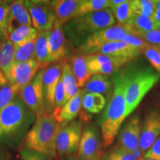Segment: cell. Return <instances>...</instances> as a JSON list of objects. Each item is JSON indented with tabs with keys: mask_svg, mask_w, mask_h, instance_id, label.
I'll list each match as a JSON object with an SVG mask.
<instances>
[{
	"mask_svg": "<svg viewBox=\"0 0 160 160\" xmlns=\"http://www.w3.org/2000/svg\"><path fill=\"white\" fill-rule=\"evenodd\" d=\"M96 53L125 58L132 61L141 54L142 50L123 41H114L102 45Z\"/></svg>",
	"mask_w": 160,
	"mask_h": 160,
	"instance_id": "obj_16",
	"label": "cell"
},
{
	"mask_svg": "<svg viewBox=\"0 0 160 160\" xmlns=\"http://www.w3.org/2000/svg\"><path fill=\"white\" fill-rule=\"evenodd\" d=\"M50 31L39 32L36 39L35 59L39 63L41 68H46L51 64H53L50 58L48 45V39Z\"/></svg>",
	"mask_w": 160,
	"mask_h": 160,
	"instance_id": "obj_21",
	"label": "cell"
},
{
	"mask_svg": "<svg viewBox=\"0 0 160 160\" xmlns=\"http://www.w3.org/2000/svg\"><path fill=\"white\" fill-rule=\"evenodd\" d=\"M10 1L0 2V41L7 39L10 17Z\"/></svg>",
	"mask_w": 160,
	"mask_h": 160,
	"instance_id": "obj_34",
	"label": "cell"
},
{
	"mask_svg": "<svg viewBox=\"0 0 160 160\" xmlns=\"http://www.w3.org/2000/svg\"><path fill=\"white\" fill-rule=\"evenodd\" d=\"M64 123H59L53 115L37 117L24 137V148L41 152L51 159L57 156V139Z\"/></svg>",
	"mask_w": 160,
	"mask_h": 160,
	"instance_id": "obj_3",
	"label": "cell"
},
{
	"mask_svg": "<svg viewBox=\"0 0 160 160\" xmlns=\"http://www.w3.org/2000/svg\"><path fill=\"white\" fill-rule=\"evenodd\" d=\"M136 30L131 25H113L100 30L90 36L78 48V53L84 55L94 54L102 46L114 41H124L126 36H135Z\"/></svg>",
	"mask_w": 160,
	"mask_h": 160,
	"instance_id": "obj_6",
	"label": "cell"
},
{
	"mask_svg": "<svg viewBox=\"0 0 160 160\" xmlns=\"http://www.w3.org/2000/svg\"><path fill=\"white\" fill-rule=\"evenodd\" d=\"M45 69H39L33 79L19 91L20 97L37 117L46 114L42 86Z\"/></svg>",
	"mask_w": 160,
	"mask_h": 160,
	"instance_id": "obj_9",
	"label": "cell"
},
{
	"mask_svg": "<svg viewBox=\"0 0 160 160\" xmlns=\"http://www.w3.org/2000/svg\"><path fill=\"white\" fill-rule=\"evenodd\" d=\"M157 3V0H133L131 8L136 15L153 18Z\"/></svg>",
	"mask_w": 160,
	"mask_h": 160,
	"instance_id": "obj_29",
	"label": "cell"
},
{
	"mask_svg": "<svg viewBox=\"0 0 160 160\" xmlns=\"http://www.w3.org/2000/svg\"><path fill=\"white\" fill-rule=\"evenodd\" d=\"M136 37H139L145 42L151 45H160V30H154L148 32H137Z\"/></svg>",
	"mask_w": 160,
	"mask_h": 160,
	"instance_id": "obj_38",
	"label": "cell"
},
{
	"mask_svg": "<svg viewBox=\"0 0 160 160\" xmlns=\"http://www.w3.org/2000/svg\"><path fill=\"white\" fill-rule=\"evenodd\" d=\"M38 32L32 26L20 25L7 34V39L15 45H20L37 39Z\"/></svg>",
	"mask_w": 160,
	"mask_h": 160,
	"instance_id": "obj_23",
	"label": "cell"
},
{
	"mask_svg": "<svg viewBox=\"0 0 160 160\" xmlns=\"http://www.w3.org/2000/svg\"><path fill=\"white\" fill-rule=\"evenodd\" d=\"M144 158L151 160H160V137L145 152Z\"/></svg>",
	"mask_w": 160,
	"mask_h": 160,
	"instance_id": "obj_39",
	"label": "cell"
},
{
	"mask_svg": "<svg viewBox=\"0 0 160 160\" xmlns=\"http://www.w3.org/2000/svg\"><path fill=\"white\" fill-rule=\"evenodd\" d=\"M39 69L41 67L35 58L24 62H14L7 79L10 84L15 85L20 91L33 79Z\"/></svg>",
	"mask_w": 160,
	"mask_h": 160,
	"instance_id": "obj_12",
	"label": "cell"
},
{
	"mask_svg": "<svg viewBox=\"0 0 160 160\" xmlns=\"http://www.w3.org/2000/svg\"><path fill=\"white\" fill-rule=\"evenodd\" d=\"M142 53H144L153 69L160 73V52L157 46L148 45L142 51Z\"/></svg>",
	"mask_w": 160,
	"mask_h": 160,
	"instance_id": "obj_35",
	"label": "cell"
},
{
	"mask_svg": "<svg viewBox=\"0 0 160 160\" xmlns=\"http://www.w3.org/2000/svg\"><path fill=\"white\" fill-rule=\"evenodd\" d=\"M160 134V112L153 111L144 122L139 139V148L142 153L148 150Z\"/></svg>",
	"mask_w": 160,
	"mask_h": 160,
	"instance_id": "obj_15",
	"label": "cell"
},
{
	"mask_svg": "<svg viewBox=\"0 0 160 160\" xmlns=\"http://www.w3.org/2000/svg\"><path fill=\"white\" fill-rule=\"evenodd\" d=\"M81 0H55L51 1L56 16V21L63 25L78 17Z\"/></svg>",
	"mask_w": 160,
	"mask_h": 160,
	"instance_id": "obj_17",
	"label": "cell"
},
{
	"mask_svg": "<svg viewBox=\"0 0 160 160\" xmlns=\"http://www.w3.org/2000/svg\"><path fill=\"white\" fill-rule=\"evenodd\" d=\"M106 8H109V0H81L78 10V17Z\"/></svg>",
	"mask_w": 160,
	"mask_h": 160,
	"instance_id": "obj_30",
	"label": "cell"
},
{
	"mask_svg": "<svg viewBox=\"0 0 160 160\" xmlns=\"http://www.w3.org/2000/svg\"><path fill=\"white\" fill-rule=\"evenodd\" d=\"M137 32H148L160 30V23L151 17L135 15L130 24Z\"/></svg>",
	"mask_w": 160,
	"mask_h": 160,
	"instance_id": "obj_31",
	"label": "cell"
},
{
	"mask_svg": "<svg viewBox=\"0 0 160 160\" xmlns=\"http://www.w3.org/2000/svg\"><path fill=\"white\" fill-rule=\"evenodd\" d=\"M36 39L20 45H15V62H24L35 58Z\"/></svg>",
	"mask_w": 160,
	"mask_h": 160,
	"instance_id": "obj_32",
	"label": "cell"
},
{
	"mask_svg": "<svg viewBox=\"0 0 160 160\" xmlns=\"http://www.w3.org/2000/svg\"><path fill=\"white\" fill-rule=\"evenodd\" d=\"M111 81L107 76L102 74H94L91 77L86 84L84 91L86 93H108L111 88Z\"/></svg>",
	"mask_w": 160,
	"mask_h": 160,
	"instance_id": "obj_24",
	"label": "cell"
},
{
	"mask_svg": "<svg viewBox=\"0 0 160 160\" xmlns=\"http://www.w3.org/2000/svg\"><path fill=\"white\" fill-rule=\"evenodd\" d=\"M116 19L110 8L76 17L64 25L65 34L73 46L79 48L88 37L98 31L114 25Z\"/></svg>",
	"mask_w": 160,
	"mask_h": 160,
	"instance_id": "obj_4",
	"label": "cell"
},
{
	"mask_svg": "<svg viewBox=\"0 0 160 160\" xmlns=\"http://www.w3.org/2000/svg\"><path fill=\"white\" fill-rule=\"evenodd\" d=\"M113 12L115 19L120 25H128L135 17L131 8V1L125 0L122 4L117 8Z\"/></svg>",
	"mask_w": 160,
	"mask_h": 160,
	"instance_id": "obj_28",
	"label": "cell"
},
{
	"mask_svg": "<svg viewBox=\"0 0 160 160\" xmlns=\"http://www.w3.org/2000/svg\"><path fill=\"white\" fill-rule=\"evenodd\" d=\"M37 116L20 97L0 111V148L13 147L25 137Z\"/></svg>",
	"mask_w": 160,
	"mask_h": 160,
	"instance_id": "obj_1",
	"label": "cell"
},
{
	"mask_svg": "<svg viewBox=\"0 0 160 160\" xmlns=\"http://www.w3.org/2000/svg\"><path fill=\"white\" fill-rule=\"evenodd\" d=\"M127 70V82L125 93L126 117L139 106L145 96L160 79V73L149 66L129 68Z\"/></svg>",
	"mask_w": 160,
	"mask_h": 160,
	"instance_id": "obj_5",
	"label": "cell"
},
{
	"mask_svg": "<svg viewBox=\"0 0 160 160\" xmlns=\"http://www.w3.org/2000/svg\"><path fill=\"white\" fill-rule=\"evenodd\" d=\"M62 80L65 91L66 101L74 97L79 91V87L77 79H76L73 71H72L71 65L68 63H64L62 70Z\"/></svg>",
	"mask_w": 160,
	"mask_h": 160,
	"instance_id": "obj_25",
	"label": "cell"
},
{
	"mask_svg": "<svg viewBox=\"0 0 160 160\" xmlns=\"http://www.w3.org/2000/svg\"><path fill=\"white\" fill-rule=\"evenodd\" d=\"M140 136L141 128L139 118L135 116L131 117L120 128L118 137V143L128 151L133 153L139 148Z\"/></svg>",
	"mask_w": 160,
	"mask_h": 160,
	"instance_id": "obj_14",
	"label": "cell"
},
{
	"mask_svg": "<svg viewBox=\"0 0 160 160\" xmlns=\"http://www.w3.org/2000/svg\"><path fill=\"white\" fill-rule=\"evenodd\" d=\"M8 83V80L7 77L4 74L2 71H0V87L1 86L5 85Z\"/></svg>",
	"mask_w": 160,
	"mask_h": 160,
	"instance_id": "obj_43",
	"label": "cell"
},
{
	"mask_svg": "<svg viewBox=\"0 0 160 160\" xmlns=\"http://www.w3.org/2000/svg\"><path fill=\"white\" fill-rule=\"evenodd\" d=\"M63 62L53 63L45 69L42 78V86L45 112L53 115L55 111V91L62 75Z\"/></svg>",
	"mask_w": 160,
	"mask_h": 160,
	"instance_id": "obj_11",
	"label": "cell"
},
{
	"mask_svg": "<svg viewBox=\"0 0 160 160\" xmlns=\"http://www.w3.org/2000/svg\"><path fill=\"white\" fill-rule=\"evenodd\" d=\"M19 94V89L9 82L0 87V111L10 105Z\"/></svg>",
	"mask_w": 160,
	"mask_h": 160,
	"instance_id": "obj_33",
	"label": "cell"
},
{
	"mask_svg": "<svg viewBox=\"0 0 160 160\" xmlns=\"http://www.w3.org/2000/svg\"><path fill=\"white\" fill-rule=\"evenodd\" d=\"M84 90L79 89L74 97L70 99L57 113L53 116L59 123H68L77 117L82 106V98L85 95Z\"/></svg>",
	"mask_w": 160,
	"mask_h": 160,
	"instance_id": "obj_19",
	"label": "cell"
},
{
	"mask_svg": "<svg viewBox=\"0 0 160 160\" xmlns=\"http://www.w3.org/2000/svg\"><path fill=\"white\" fill-rule=\"evenodd\" d=\"M125 0H110L109 1V8L112 11H114L117 8L122 4Z\"/></svg>",
	"mask_w": 160,
	"mask_h": 160,
	"instance_id": "obj_41",
	"label": "cell"
},
{
	"mask_svg": "<svg viewBox=\"0 0 160 160\" xmlns=\"http://www.w3.org/2000/svg\"><path fill=\"white\" fill-rule=\"evenodd\" d=\"M82 130V122L79 119L64 123L57 139V157L76 154L79 148Z\"/></svg>",
	"mask_w": 160,
	"mask_h": 160,
	"instance_id": "obj_7",
	"label": "cell"
},
{
	"mask_svg": "<svg viewBox=\"0 0 160 160\" xmlns=\"http://www.w3.org/2000/svg\"><path fill=\"white\" fill-rule=\"evenodd\" d=\"M102 145L99 129L93 124H88L82 130L77 157L79 160H97L102 153Z\"/></svg>",
	"mask_w": 160,
	"mask_h": 160,
	"instance_id": "obj_10",
	"label": "cell"
},
{
	"mask_svg": "<svg viewBox=\"0 0 160 160\" xmlns=\"http://www.w3.org/2000/svg\"><path fill=\"white\" fill-rule=\"evenodd\" d=\"M158 48H159V52H160V45L158 46Z\"/></svg>",
	"mask_w": 160,
	"mask_h": 160,
	"instance_id": "obj_46",
	"label": "cell"
},
{
	"mask_svg": "<svg viewBox=\"0 0 160 160\" xmlns=\"http://www.w3.org/2000/svg\"><path fill=\"white\" fill-rule=\"evenodd\" d=\"M20 25L32 26L31 16L26 8L25 1H12L10 3V17L8 33Z\"/></svg>",
	"mask_w": 160,
	"mask_h": 160,
	"instance_id": "obj_18",
	"label": "cell"
},
{
	"mask_svg": "<svg viewBox=\"0 0 160 160\" xmlns=\"http://www.w3.org/2000/svg\"><path fill=\"white\" fill-rule=\"evenodd\" d=\"M106 99L99 93H85L82 98V107L88 112L98 113L105 107Z\"/></svg>",
	"mask_w": 160,
	"mask_h": 160,
	"instance_id": "obj_27",
	"label": "cell"
},
{
	"mask_svg": "<svg viewBox=\"0 0 160 160\" xmlns=\"http://www.w3.org/2000/svg\"><path fill=\"white\" fill-rule=\"evenodd\" d=\"M55 160H79V158L77 155H71V156H66V157H59Z\"/></svg>",
	"mask_w": 160,
	"mask_h": 160,
	"instance_id": "obj_44",
	"label": "cell"
},
{
	"mask_svg": "<svg viewBox=\"0 0 160 160\" xmlns=\"http://www.w3.org/2000/svg\"><path fill=\"white\" fill-rule=\"evenodd\" d=\"M71 68L76 79H77L78 87H85L89 79L92 77L88 65L86 55L78 53L73 56L71 60Z\"/></svg>",
	"mask_w": 160,
	"mask_h": 160,
	"instance_id": "obj_20",
	"label": "cell"
},
{
	"mask_svg": "<svg viewBox=\"0 0 160 160\" xmlns=\"http://www.w3.org/2000/svg\"><path fill=\"white\" fill-rule=\"evenodd\" d=\"M20 160H53L41 152L22 147L19 152Z\"/></svg>",
	"mask_w": 160,
	"mask_h": 160,
	"instance_id": "obj_36",
	"label": "cell"
},
{
	"mask_svg": "<svg viewBox=\"0 0 160 160\" xmlns=\"http://www.w3.org/2000/svg\"><path fill=\"white\" fill-rule=\"evenodd\" d=\"M0 2H1V1H0Z\"/></svg>",
	"mask_w": 160,
	"mask_h": 160,
	"instance_id": "obj_47",
	"label": "cell"
},
{
	"mask_svg": "<svg viewBox=\"0 0 160 160\" xmlns=\"http://www.w3.org/2000/svg\"><path fill=\"white\" fill-rule=\"evenodd\" d=\"M11 154L5 148H0V160H11Z\"/></svg>",
	"mask_w": 160,
	"mask_h": 160,
	"instance_id": "obj_40",
	"label": "cell"
},
{
	"mask_svg": "<svg viewBox=\"0 0 160 160\" xmlns=\"http://www.w3.org/2000/svg\"><path fill=\"white\" fill-rule=\"evenodd\" d=\"M113 95L99 121L104 147H107L113 143L126 118L125 98L127 82L126 68L116 72L113 78Z\"/></svg>",
	"mask_w": 160,
	"mask_h": 160,
	"instance_id": "obj_2",
	"label": "cell"
},
{
	"mask_svg": "<svg viewBox=\"0 0 160 160\" xmlns=\"http://www.w3.org/2000/svg\"><path fill=\"white\" fill-rule=\"evenodd\" d=\"M25 4L31 16L32 25L38 32L50 31L56 22L51 1L27 0Z\"/></svg>",
	"mask_w": 160,
	"mask_h": 160,
	"instance_id": "obj_8",
	"label": "cell"
},
{
	"mask_svg": "<svg viewBox=\"0 0 160 160\" xmlns=\"http://www.w3.org/2000/svg\"><path fill=\"white\" fill-rule=\"evenodd\" d=\"M153 19H155L157 22L160 23V0H157V7H156V10L153 14Z\"/></svg>",
	"mask_w": 160,
	"mask_h": 160,
	"instance_id": "obj_42",
	"label": "cell"
},
{
	"mask_svg": "<svg viewBox=\"0 0 160 160\" xmlns=\"http://www.w3.org/2000/svg\"><path fill=\"white\" fill-rule=\"evenodd\" d=\"M54 102H55V111L53 112V116H54L56 113H57L59 111V110L63 107V105L67 102V101H66L65 88H64L62 80L61 77H60L59 82L57 84V88H56Z\"/></svg>",
	"mask_w": 160,
	"mask_h": 160,
	"instance_id": "obj_37",
	"label": "cell"
},
{
	"mask_svg": "<svg viewBox=\"0 0 160 160\" xmlns=\"http://www.w3.org/2000/svg\"><path fill=\"white\" fill-rule=\"evenodd\" d=\"M15 46L8 39L2 40L0 42V71L5 77L8 76L11 66L15 62Z\"/></svg>",
	"mask_w": 160,
	"mask_h": 160,
	"instance_id": "obj_22",
	"label": "cell"
},
{
	"mask_svg": "<svg viewBox=\"0 0 160 160\" xmlns=\"http://www.w3.org/2000/svg\"><path fill=\"white\" fill-rule=\"evenodd\" d=\"M140 160H151V159H145V158H142Z\"/></svg>",
	"mask_w": 160,
	"mask_h": 160,
	"instance_id": "obj_45",
	"label": "cell"
},
{
	"mask_svg": "<svg viewBox=\"0 0 160 160\" xmlns=\"http://www.w3.org/2000/svg\"><path fill=\"white\" fill-rule=\"evenodd\" d=\"M97 160H137L132 152L128 151L119 143L107 151L102 152Z\"/></svg>",
	"mask_w": 160,
	"mask_h": 160,
	"instance_id": "obj_26",
	"label": "cell"
},
{
	"mask_svg": "<svg viewBox=\"0 0 160 160\" xmlns=\"http://www.w3.org/2000/svg\"><path fill=\"white\" fill-rule=\"evenodd\" d=\"M63 27L62 24L56 21L50 31L48 45L52 63L62 62L66 57L67 45Z\"/></svg>",
	"mask_w": 160,
	"mask_h": 160,
	"instance_id": "obj_13",
	"label": "cell"
}]
</instances>
